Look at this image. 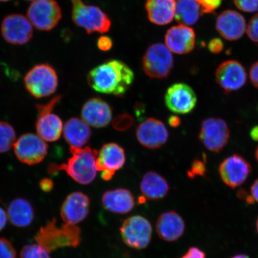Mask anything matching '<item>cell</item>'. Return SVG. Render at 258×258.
Wrapping results in <instances>:
<instances>
[{
    "label": "cell",
    "mask_w": 258,
    "mask_h": 258,
    "mask_svg": "<svg viewBox=\"0 0 258 258\" xmlns=\"http://www.w3.org/2000/svg\"><path fill=\"white\" fill-rule=\"evenodd\" d=\"M8 219V213L6 212L4 209L0 208V231L5 228Z\"/></svg>",
    "instance_id": "43"
},
{
    "label": "cell",
    "mask_w": 258,
    "mask_h": 258,
    "mask_svg": "<svg viewBox=\"0 0 258 258\" xmlns=\"http://www.w3.org/2000/svg\"><path fill=\"white\" fill-rule=\"evenodd\" d=\"M171 52L168 47L163 44L151 45L143 57L145 73L152 79L166 78L173 67V58Z\"/></svg>",
    "instance_id": "7"
},
{
    "label": "cell",
    "mask_w": 258,
    "mask_h": 258,
    "mask_svg": "<svg viewBox=\"0 0 258 258\" xmlns=\"http://www.w3.org/2000/svg\"><path fill=\"white\" fill-rule=\"evenodd\" d=\"M205 13H212L221 6L222 0H197Z\"/></svg>",
    "instance_id": "37"
},
{
    "label": "cell",
    "mask_w": 258,
    "mask_h": 258,
    "mask_svg": "<svg viewBox=\"0 0 258 258\" xmlns=\"http://www.w3.org/2000/svg\"><path fill=\"white\" fill-rule=\"evenodd\" d=\"M27 17L35 28L40 31L52 30L62 18V12L55 0H35L27 11Z\"/></svg>",
    "instance_id": "10"
},
{
    "label": "cell",
    "mask_w": 258,
    "mask_h": 258,
    "mask_svg": "<svg viewBox=\"0 0 258 258\" xmlns=\"http://www.w3.org/2000/svg\"><path fill=\"white\" fill-rule=\"evenodd\" d=\"M156 233L161 240L173 242L180 239L185 230L184 220L178 213L170 211L162 213L156 224Z\"/></svg>",
    "instance_id": "21"
},
{
    "label": "cell",
    "mask_w": 258,
    "mask_h": 258,
    "mask_svg": "<svg viewBox=\"0 0 258 258\" xmlns=\"http://www.w3.org/2000/svg\"><path fill=\"white\" fill-rule=\"evenodd\" d=\"M72 157L67 163L57 165L51 164L48 170L51 175L64 170L67 175L77 183L88 185L96 178L97 172L96 160L98 152L89 147L84 148L70 147Z\"/></svg>",
    "instance_id": "2"
},
{
    "label": "cell",
    "mask_w": 258,
    "mask_h": 258,
    "mask_svg": "<svg viewBox=\"0 0 258 258\" xmlns=\"http://www.w3.org/2000/svg\"><path fill=\"white\" fill-rule=\"evenodd\" d=\"M240 11L246 13H258V0H233Z\"/></svg>",
    "instance_id": "34"
},
{
    "label": "cell",
    "mask_w": 258,
    "mask_h": 258,
    "mask_svg": "<svg viewBox=\"0 0 258 258\" xmlns=\"http://www.w3.org/2000/svg\"><path fill=\"white\" fill-rule=\"evenodd\" d=\"M134 121V118L131 115L122 114L116 116L112 121V126L118 131H126L133 126Z\"/></svg>",
    "instance_id": "31"
},
{
    "label": "cell",
    "mask_w": 258,
    "mask_h": 258,
    "mask_svg": "<svg viewBox=\"0 0 258 258\" xmlns=\"http://www.w3.org/2000/svg\"><path fill=\"white\" fill-rule=\"evenodd\" d=\"M8 215L10 222L15 227H27L34 221V210L27 200L18 198L10 203Z\"/></svg>",
    "instance_id": "27"
},
{
    "label": "cell",
    "mask_w": 258,
    "mask_h": 258,
    "mask_svg": "<svg viewBox=\"0 0 258 258\" xmlns=\"http://www.w3.org/2000/svg\"><path fill=\"white\" fill-rule=\"evenodd\" d=\"M97 45H98V47L100 50L104 51H108L111 48L112 42L110 38L103 36L99 38Z\"/></svg>",
    "instance_id": "40"
},
{
    "label": "cell",
    "mask_w": 258,
    "mask_h": 258,
    "mask_svg": "<svg viewBox=\"0 0 258 258\" xmlns=\"http://www.w3.org/2000/svg\"><path fill=\"white\" fill-rule=\"evenodd\" d=\"M165 43L172 52L179 54L188 53L195 48V31L188 26H175L167 31Z\"/></svg>",
    "instance_id": "22"
},
{
    "label": "cell",
    "mask_w": 258,
    "mask_h": 258,
    "mask_svg": "<svg viewBox=\"0 0 258 258\" xmlns=\"http://www.w3.org/2000/svg\"><path fill=\"white\" fill-rule=\"evenodd\" d=\"M73 4L72 19L74 23L85 29L90 34L98 32L105 33L111 27V22L108 16L101 9L88 6L82 0H71Z\"/></svg>",
    "instance_id": "5"
},
{
    "label": "cell",
    "mask_w": 258,
    "mask_h": 258,
    "mask_svg": "<svg viewBox=\"0 0 258 258\" xmlns=\"http://www.w3.org/2000/svg\"><path fill=\"white\" fill-rule=\"evenodd\" d=\"M255 157H256V159L258 163V147H257L256 151H255Z\"/></svg>",
    "instance_id": "47"
},
{
    "label": "cell",
    "mask_w": 258,
    "mask_h": 258,
    "mask_svg": "<svg viewBox=\"0 0 258 258\" xmlns=\"http://www.w3.org/2000/svg\"><path fill=\"white\" fill-rule=\"evenodd\" d=\"M180 119L177 115H172L168 119V123L171 127L176 128L180 124Z\"/></svg>",
    "instance_id": "44"
},
{
    "label": "cell",
    "mask_w": 258,
    "mask_h": 258,
    "mask_svg": "<svg viewBox=\"0 0 258 258\" xmlns=\"http://www.w3.org/2000/svg\"><path fill=\"white\" fill-rule=\"evenodd\" d=\"M123 243L132 249L143 250L150 244L153 235L151 222L141 215L125 219L120 228Z\"/></svg>",
    "instance_id": "6"
},
{
    "label": "cell",
    "mask_w": 258,
    "mask_h": 258,
    "mask_svg": "<svg viewBox=\"0 0 258 258\" xmlns=\"http://www.w3.org/2000/svg\"><path fill=\"white\" fill-rule=\"evenodd\" d=\"M35 239L50 253L59 248L78 246L82 236L80 228L76 225L64 223L58 227L56 219H53L40 229Z\"/></svg>",
    "instance_id": "3"
},
{
    "label": "cell",
    "mask_w": 258,
    "mask_h": 258,
    "mask_svg": "<svg viewBox=\"0 0 258 258\" xmlns=\"http://www.w3.org/2000/svg\"><path fill=\"white\" fill-rule=\"evenodd\" d=\"M20 258H51L49 251L40 244H27L22 248Z\"/></svg>",
    "instance_id": "30"
},
{
    "label": "cell",
    "mask_w": 258,
    "mask_h": 258,
    "mask_svg": "<svg viewBox=\"0 0 258 258\" xmlns=\"http://www.w3.org/2000/svg\"><path fill=\"white\" fill-rule=\"evenodd\" d=\"M125 163V151L120 145L108 143L103 145L96 160L97 170L101 172L102 179L110 180L117 171L120 170Z\"/></svg>",
    "instance_id": "16"
},
{
    "label": "cell",
    "mask_w": 258,
    "mask_h": 258,
    "mask_svg": "<svg viewBox=\"0 0 258 258\" xmlns=\"http://www.w3.org/2000/svg\"><path fill=\"white\" fill-rule=\"evenodd\" d=\"M204 12L197 0H177L176 2V21L180 25L191 26L198 22Z\"/></svg>",
    "instance_id": "28"
},
{
    "label": "cell",
    "mask_w": 258,
    "mask_h": 258,
    "mask_svg": "<svg viewBox=\"0 0 258 258\" xmlns=\"http://www.w3.org/2000/svg\"><path fill=\"white\" fill-rule=\"evenodd\" d=\"M247 74L240 62L228 60L219 64L215 72L218 85L226 94L237 91L246 85Z\"/></svg>",
    "instance_id": "12"
},
{
    "label": "cell",
    "mask_w": 258,
    "mask_h": 258,
    "mask_svg": "<svg viewBox=\"0 0 258 258\" xmlns=\"http://www.w3.org/2000/svg\"><path fill=\"white\" fill-rule=\"evenodd\" d=\"M251 171L250 163L238 154L227 157L219 167L222 182L233 189L243 184L249 176Z\"/></svg>",
    "instance_id": "15"
},
{
    "label": "cell",
    "mask_w": 258,
    "mask_h": 258,
    "mask_svg": "<svg viewBox=\"0 0 258 258\" xmlns=\"http://www.w3.org/2000/svg\"><path fill=\"white\" fill-rule=\"evenodd\" d=\"M206 157L204 156L203 160L195 159L192 161L191 168L187 172L189 178L193 179L197 176H205L206 171Z\"/></svg>",
    "instance_id": "32"
},
{
    "label": "cell",
    "mask_w": 258,
    "mask_h": 258,
    "mask_svg": "<svg viewBox=\"0 0 258 258\" xmlns=\"http://www.w3.org/2000/svg\"><path fill=\"white\" fill-rule=\"evenodd\" d=\"M63 137L70 147L82 148L88 143L92 136L89 125L82 119H69L63 127Z\"/></svg>",
    "instance_id": "25"
},
{
    "label": "cell",
    "mask_w": 258,
    "mask_h": 258,
    "mask_svg": "<svg viewBox=\"0 0 258 258\" xmlns=\"http://www.w3.org/2000/svg\"><path fill=\"white\" fill-rule=\"evenodd\" d=\"M15 154L21 162L35 165L41 162L48 153V145L38 135H22L14 144Z\"/></svg>",
    "instance_id": "11"
},
{
    "label": "cell",
    "mask_w": 258,
    "mask_h": 258,
    "mask_svg": "<svg viewBox=\"0 0 258 258\" xmlns=\"http://www.w3.org/2000/svg\"><path fill=\"white\" fill-rule=\"evenodd\" d=\"M231 258H250L249 256L246 255V254H236V255H235Z\"/></svg>",
    "instance_id": "46"
},
{
    "label": "cell",
    "mask_w": 258,
    "mask_h": 258,
    "mask_svg": "<svg viewBox=\"0 0 258 258\" xmlns=\"http://www.w3.org/2000/svg\"><path fill=\"white\" fill-rule=\"evenodd\" d=\"M250 136L253 141L258 142V125L251 128Z\"/></svg>",
    "instance_id": "45"
},
{
    "label": "cell",
    "mask_w": 258,
    "mask_h": 258,
    "mask_svg": "<svg viewBox=\"0 0 258 258\" xmlns=\"http://www.w3.org/2000/svg\"><path fill=\"white\" fill-rule=\"evenodd\" d=\"M25 1H28V2H33L35 1V0H25Z\"/></svg>",
    "instance_id": "50"
},
{
    "label": "cell",
    "mask_w": 258,
    "mask_h": 258,
    "mask_svg": "<svg viewBox=\"0 0 258 258\" xmlns=\"http://www.w3.org/2000/svg\"><path fill=\"white\" fill-rule=\"evenodd\" d=\"M82 116L83 120L92 127L104 128L112 120V109L104 100L93 98L89 99L83 105Z\"/></svg>",
    "instance_id": "20"
},
{
    "label": "cell",
    "mask_w": 258,
    "mask_h": 258,
    "mask_svg": "<svg viewBox=\"0 0 258 258\" xmlns=\"http://www.w3.org/2000/svg\"><path fill=\"white\" fill-rule=\"evenodd\" d=\"M249 77L251 84L258 89V60L251 66L250 69Z\"/></svg>",
    "instance_id": "41"
},
{
    "label": "cell",
    "mask_w": 258,
    "mask_h": 258,
    "mask_svg": "<svg viewBox=\"0 0 258 258\" xmlns=\"http://www.w3.org/2000/svg\"><path fill=\"white\" fill-rule=\"evenodd\" d=\"M256 230L257 233L258 234V218L256 219Z\"/></svg>",
    "instance_id": "48"
},
{
    "label": "cell",
    "mask_w": 258,
    "mask_h": 258,
    "mask_svg": "<svg viewBox=\"0 0 258 258\" xmlns=\"http://www.w3.org/2000/svg\"><path fill=\"white\" fill-rule=\"evenodd\" d=\"M206 253L198 247H190L180 258H206Z\"/></svg>",
    "instance_id": "38"
},
{
    "label": "cell",
    "mask_w": 258,
    "mask_h": 258,
    "mask_svg": "<svg viewBox=\"0 0 258 258\" xmlns=\"http://www.w3.org/2000/svg\"><path fill=\"white\" fill-rule=\"evenodd\" d=\"M136 136L139 143L144 147L157 149L168 141L169 132L162 121L150 118L138 125Z\"/></svg>",
    "instance_id": "17"
},
{
    "label": "cell",
    "mask_w": 258,
    "mask_h": 258,
    "mask_svg": "<svg viewBox=\"0 0 258 258\" xmlns=\"http://www.w3.org/2000/svg\"><path fill=\"white\" fill-rule=\"evenodd\" d=\"M40 188L43 191H51L53 188V182L52 180L48 178L42 179L40 183Z\"/></svg>",
    "instance_id": "42"
},
{
    "label": "cell",
    "mask_w": 258,
    "mask_h": 258,
    "mask_svg": "<svg viewBox=\"0 0 258 258\" xmlns=\"http://www.w3.org/2000/svg\"><path fill=\"white\" fill-rule=\"evenodd\" d=\"M246 34L251 41L258 43V13L251 18L247 24Z\"/></svg>",
    "instance_id": "35"
},
{
    "label": "cell",
    "mask_w": 258,
    "mask_h": 258,
    "mask_svg": "<svg viewBox=\"0 0 258 258\" xmlns=\"http://www.w3.org/2000/svg\"><path fill=\"white\" fill-rule=\"evenodd\" d=\"M16 132L7 122L0 121V154L5 153L14 146Z\"/></svg>",
    "instance_id": "29"
},
{
    "label": "cell",
    "mask_w": 258,
    "mask_h": 258,
    "mask_svg": "<svg viewBox=\"0 0 258 258\" xmlns=\"http://www.w3.org/2000/svg\"><path fill=\"white\" fill-rule=\"evenodd\" d=\"M133 71L119 60L106 61L92 69L87 80L90 88L103 94L121 97L133 83Z\"/></svg>",
    "instance_id": "1"
},
{
    "label": "cell",
    "mask_w": 258,
    "mask_h": 258,
    "mask_svg": "<svg viewBox=\"0 0 258 258\" xmlns=\"http://www.w3.org/2000/svg\"><path fill=\"white\" fill-rule=\"evenodd\" d=\"M61 99L62 96L58 95L47 104L37 106L38 117L35 127L38 136L45 141H56L62 135L63 129L62 120L59 116L51 112Z\"/></svg>",
    "instance_id": "8"
},
{
    "label": "cell",
    "mask_w": 258,
    "mask_h": 258,
    "mask_svg": "<svg viewBox=\"0 0 258 258\" xmlns=\"http://www.w3.org/2000/svg\"><path fill=\"white\" fill-rule=\"evenodd\" d=\"M31 22L21 14L10 15L2 23V35L6 42L14 45H24L31 40L33 28Z\"/></svg>",
    "instance_id": "14"
},
{
    "label": "cell",
    "mask_w": 258,
    "mask_h": 258,
    "mask_svg": "<svg viewBox=\"0 0 258 258\" xmlns=\"http://www.w3.org/2000/svg\"><path fill=\"white\" fill-rule=\"evenodd\" d=\"M9 1H11V0H0V2H6Z\"/></svg>",
    "instance_id": "49"
},
{
    "label": "cell",
    "mask_w": 258,
    "mask_h": 258,
    "mask_svg": "<svg viewBox=\"0 0 258 258\" xmlns=\"http://www.w3.org/2000/svg\"><path fill=\"white\" fill-rule=\"evenodd\" d=\"M90 199L82 192L71 193L60 209V217L66 224L77 225L85 220L90 211Z\"/></svg>",
    "instance_id": "18"
},
{
    "label": "cell",
    "mask_w": 258,
    "mask_h": 258,
    "mask_svg": "<svg viewBox=\"0 0 258 258\" xmlns=\"http://www.w3.org/2000/svg\"><path fill=\"white\" fill-rule=\"evenodd\" d=\"M197 102L196 93L185 83L173 84L164 95L167 108L176 114H189L195 108Z\"/></svg>",
    "instance_id": "13"
},
{
    "label": "cell",
    "mask_w": 258,
    "mask_h": 258,
    "mask_svg": "<svg viewBox=\"0 0 258 258\" xmlns=\"http://www.w3.org/2000/svg\"><path fill=\"white\" fill-rule=\"evenodd\" d=\"M142 196L150 201H160L165 198L170 190L168 182L164 177L154 171L144 175L140 183Z\"/></svg>",
    "instance_id": "24"
},
{
    "label": "cell",
    "mask_w": 258,
    "mask_h": 258,
    "mask_svg": "<svg viewBox=\"0 0 258 258\" xmlns=\"http://www.w3.org/2000/svg\"><path fill=\"white\" fill-rule=\"evenodd\" d=\"M247 23L244 16L237 11L227 10L218 16L216 28L225 40L235 41L240 39L246 33Z\"/></svg>",
    "instance_id": "19"
},
{
    "label": "cell",
    "mask_w": 258,
    "mask_h": 258,
    "mask_svg": "<svg viewBox=\"0 0 258 258\" xmlns=\"http://www.w3.org/2000/svg\"><path fill=\"white\" fill-rule=\"evenodd\" d=\"M17 253L11 241L5 238H0V258H16Z\"/></svg>",
    "instance_id": "33"
},
{
    "label": "cell",
    "mask_w": 258,
    "mask_h": 258,
    "mask_svg": "<svg viewBox=\"0 0 258 258\" xmlns=\"http://www.w3.org/2000/svg\"><path fill=\"white\" fill-rule=\"evenodd\" d=\"M238 196H245V200L248 204L258 203V177L251 185L249 195L244 191H240Z\"/></svg>",
    "instance_id": "36"
},
{
    "label": "cell",
    "mask_w": 258,
    "mask_h": 258,
    "mask_svg": "<svg viewBox=\"0 0 258 258\" xmlns=\"http://www.w3.org/2000/svg\"><path fill=\"white\" fill-rule=\"evenodd\" d=\"M103 207L116 214L124 215L131 212L135 206L134 196L125 188H116L106 191L102 196Z\"/></svg>",
    "instance_id": "23"
},
{
    "label": "cell",
    "mask_w": 258,
    "mask_h": 258,
    "mask_svg": "<svg viewBox=\"0 0 258 258\" xmlns=\"http://www.w3.org/2000/svg\"><path fill=\"white\" fill-rule=\"evenodd\" d=\"M24 84L28 92L34 98L53 95L58 86L56 70L49 63L38 64L26 74Z\"/></svg>",
    "instance_id": "4"
},
{
    "label": "cell",
    "mask_w": 258,
    "mask_h": 258,
    "mask_svg": "<svg viewBox=\"0 0 258 258\" xmlns=\"http://www.w3.org/2000/svg\"><path fill=\"white\" fill-rule=\"evenodd\" d=\"M224 45L222 41L218 38H215L210 41L209 44V48L211 52L214 53H219L223 49Z\"/></svg>",
    "instance_id": "39"
},
{
    "label": "cell",
    "mask_w": 258,
    "mask_h": 258,
    "mask_svg": "<svg viewBox=\"0 0 258 258\" xmlns=\"http://www.w3.org/2000/svg\"><path fill=\"white\" fill-rule=\"evenodd\" d=\"M175 0H147L146 10L152 23L164 25L170 23L175 15Z\"/></svg>",
    "instance_id": "26"
},
{
    "label": "cell",
    "mask_w": 258,
    "mask_h": 258,
    "mask_svg": "<svg viewBox=\"0 0 258 258\" xmlns=\"http://www.w3.org/2000/svg\"><path fill=\"white\" fill-rule=\"evenodd\" d=\"M230 138V128L223 119L211 117L203 121L199 140L206 149L213 153L220 152Z\"/></svg>",
    "instance_id": "9"
}]
</instances>
